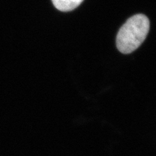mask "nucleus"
Wrapping results in <instances>:
<instances>
[{"label":"nucleus","mask_w":156,"mask_h":156,"mask_svg":"<svg viewBox=\"0 0 156 156\" xmlns=\"http://www.w3.org/2000/svg\"><path fill=\"white\" fill-rule=\"evenodd\" d=\"M150 29L149 20L144 14L129 18L120 28L116 37V47L120 52L129 54L144 42Z\"/></svg>","instance_id":"nucleus-1"},{"label":"nucleus","mask_w":156,"mask_h":156,"mask_svg":"<svg viewBox=\"0 0 156 156\" xmlns=\"http://www.w3.org/2000/svg\"><path fill=\"white\" fill-rule=\"evenodd\" d=\"M83 0H52L54 6L61 11H70L77 8Z\"/></svg>","instance_id":"nucleus-2"}]
</instances>
